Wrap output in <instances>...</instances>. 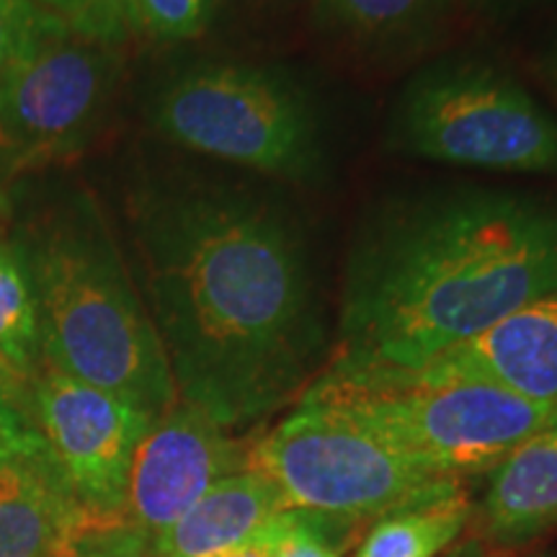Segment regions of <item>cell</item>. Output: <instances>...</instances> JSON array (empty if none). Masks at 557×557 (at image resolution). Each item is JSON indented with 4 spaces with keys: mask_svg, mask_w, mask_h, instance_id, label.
<instances>
[{
    "mask_svg": "<svg viewBox=\"0 0 557 557\" xmlns=\"http://www.w3.org/2000/svg\"><path fill=\"white\" fill-rule=\"evenodd\" d=\"M132 225L178 400L225 429L295 400L325 323L287 209L227 186H152L135 199Z\"/></svg>",
    "mask_w": 557,
    "mask_h": 557,
    "instance_id": "cell-1",
    "label": "cell"
},
{
    "mask_svg": "<svg viewBox=\"0 0 557 557\" xmlns=\"http://www.w3.org/2000/svg\"><path fill=\"white\" fill-rule=\"evenodd\" d=\"M557 289V212L451 191L382 214L346 269L341 357L421 369Z\"/></svg>",
    "mask_w": 557,
    "mask_h": 557,
    "instance_id": "cell-2",
    "label": "cell"
},
{
    "mask_svg": "<svg viewBox=\"0 0 557 557\" xmlns=\"http://www.w3.org/2000/svg\"><path fill=\"white\" fill-rule=\"evenodd\" d=\"M41 364L163 416L178 403L163 341L101 214L78 201L26 248Z\"/></svg>",
    "mask_w": 557,
    "mask_h": 557,
    "instance_id": "cell-3",
    "label": "cell"
},
{
    "mask_svg": "<svg viewBox=\"0 0 557 557\" xmlns=\"http://www.w3.org/2000/svg\"><path fill=\"white\" fill-rule=\"evenodd\" d=\"M297 403L331 410L400 455L455 478L493 470L524 438L557 421V406L491 382L346 357L312 380Z\"/></svg>",
    "mask_w": 557,
    "mask_h": 557,
    "instance_id": "cell-4",
    "label": "cell"
},
{
    "mask_svg": "<svg viewBox=\"0 0 557 557\" xmlns=\"http://www.w3.org/2000/svg\"><path fill=\"white\" fill-rule=\"evenodd\" d=\"M150 120L169 143L297 184L320 178L325 139L312 99L289 75L205 62L165 83Z\"/></svg>",
    "mask_w": 557,
    "mask_h": 557,
    "instance_id": "cell-5",
    "label": "cell"
},
{
    "mask_svg": "<svg viewBox=\"0 0 557 557\" xmlns=\"http://www.w3.org/2000/svg\"><path fill=\"white\" fill-rule=\"evenodd\" d=\"M246 470L287 508L364 521L462 491L459 478L395 451L331 410L297 403L274 431L248 444Z\"/></svg>",
    "mask_w": 557,
    "mask_h": 557,
    "instance_id": "cell-6",
    "label": "cell"
},
{
    "mask_svg": "<svg viewBox=\"0 0 557 557\" xmlns=\"http://www.w3.org/2000/svg\"><path fill=\"white\" fill-rule=\"evenodd\" d=\"M395 145L442 165L557 173V120L517 81L478 62L421 73L403 90Z\"/></svg>",
    "mask_w": 557,
    "mask_h": 557,
    "instance_id": "cell-7",
    "label": "cell"
},
{
    "mask_svg": "<svg viewBox=\"0 0 557 557\" xmlns=\"http://www.w3.org/2000/svg\"><path fill=\"white\" fill-rule=\"evenodd\" d=\"M111 47L78 37L41 11L16 58L0 73V163H50L81 150L114 90Z\"/></svg>",
    "mask_w": 557,
    "mask_h": 557,
    "instance_id": "cell-8",
    "label": "cell"
},
{
    "mask_svg": "<svg viewBox=\"0 0 557 557\" xmlns=\"http://www.w3.org/2000/svg\"><path fill=\"white\" fill-rule=\"evenodd\" d=\"M26 406L81 506L124 517L132 459L156 416L47 364L32 380Z\"/></svg>",
    "mask_w": 557,
    "mask_h": 557,
    "instance_id": "cell-9",
    "label": "cell"
},
{
    "mask_svg": "<svg viewBox=\"0 0 557 557\" xmlns=\"http://www.w3.org/2000/svg\"><path fill=\"white\" fill-rule=\"evenodd\" d=\"M248 447L205 410L178 400L158 416L132 459L124 517L156 542L218 480L246 470Z\"/></svg>",
    "mask_w": 557,
    "mask_h": 557,
    "instance_id": "cell-10",
    "label": "cell"
},
{
    "mask_svg": "<svg viewBox=\"0 0 557 557\" xmlns=\"http://www.w3.org/2000/svg\"><path fill=\"white\" fill-rule=\"evenodd\" d=\"M426 367L504 387L519 398L557 406V289L508 312Z\"/></svg>",
    "mask_w": 557,
    "mask_h": 557,
    "instance_id": "cell-11",
    "label": "cell"
},
{
    "mask_svg": "<svg viewBox=\"0 0 557 557\" xmlns=\"http://www.w3.org/2000/svg\"><path fill=\"white\" fill-rule=\"evenodd\" d=\"M86 513L50 451L0 462V557H58Z\"/></svg>",
    "mask_w": 557,
    "mask_h": 557,
    "instance_id": "cell-12",
    "label": "cell"
},
{
    "mask_svg": "<svg viewBox=\"0 0 557 557\" xmlns=\"http://www.w3.org/2000/svg\"><path fill=\"white\" fill-rule=\"evenodd\" d=\"M282 493L253 470H240L209 491L152 542V557H225L248 542L276 517Z\"/></svg>",
    "mask_w": 557,
    "mask_h": 557,
    "instance_id": "cell-13",
    "label": "cell"
},
{
    "mask_svg": "<svg viewBox=\"0 0 557 557\" xmlns=\"http://www.w3.org/2000/svg\"><path fill=\"white\" fill-rule=\"evenodd\" d=\"M480 513L485 540L496 547L524 545L557 524V421L491 470Z\"/></svg>",
    "mask_w": 557,
    "mask_h": 557,
    "instance_id": "cell-14",
    "label": "cell"
},
{
    "mask_svg": "<svg viewBox=\"0 0 557 557\" xmlns=\"http://www.w3.org/2000/svg\"><path fill=\"white\" fill-rule=\"evenodd\" d=\"M472 517L465 491L380 517L354 557H438L455 547Z\"/></svg>",
    "mask_w": 557,
    "mask_h": 557,
    "instance_id": "cell-15",
    "label": "cell"
},
{
    "mask_svg": "<svg viewBox=\"0 0 557 557\" xmlns=\"http://www.w3.org/2000/svg\"><path fill=\"white\" fill-rule=\"evenodd\" d=\"M39 367V312L29 269L18 248L0 243V372L29 400Z\"/></svg>",
    "mask_w": 557,
    "mask_h": 557,
    "instance_id": "cell-16",
    "label": "cell"
},
{
    "mask_svg": "<svg viewBox=\"0 0 557 557\" xmlns=\"http://www.w3.org/2000/svg\"><path fill=\"white\" fill-rule=\"evenodd\" d=\"M436 5L438 0H315V18L354 41H387L418 29Z\"/></svg>",
    "mask_w": 557,
    "mask_h": 557,
    "instance_id": "cell-17",
    "label": "cell"
},
{
    "mask_svg": "<svg viewBox=\"0 0 557 557\" xmlns=\"http://www.w3.org/2000/svg\"><path fill=\"white\" fill-rule=\"evenodd\" d=\"M357 527L359 521L282 508L253 542H259L269 557H341Z\"/></svg>",
    "mask_w": 557,
    "mask_h": 557,
    "instance_id": "cell-18",
    "label": "cell"
},
{
    "mask_svg": "<svg viewBox=\"0 0 557 557\" xmlns=\"http://www.w3.org/2000/svg\"><path fill=\"white\" fill-rule=\"evenodd\" d=\"M70 32L103 47H120L137 32L135 0H34Z\"/></svg>",
    "mask_w": 557,
    "mask_h": 557,
    "instance_id": "cell-19",
    "label": "cell"
},
{
    "mask_svg": "<svg viewBox=\"0 0 557 557\" xmlns=\"http://www.w3.org/2000/svg\"><path fill=\"white\" fill-rule=\"evenodd\" d=\"M58 557H152V542L127 517H99L86 513Z\"/></svg>",
    "mask_w": 557,
    "mask_h": 557,
    "instance_id": "cell-20",
    "label": "cell"
},
{
    "mask_svg": "<svg viewBox=\"0 0 557 557\" xmlns=\"http://www.w3.org/2000/svg\"><path fill=\"white\" fill-rule=\"evenodd\" d=\"M209 0H135L137 32L156 39L181 41L197 37L205 26Z\"/></svg>",
    "mask_w": 557,
    "mask_h": 557,
    "instance_id": "cell-21",
    "label": "cell"
},
{
    "mask_svg": "<svg viewBox=\"0 0 557 557\" xmlns=\"http://www.w3.org/2000/svg\"><path fill=\"white\" fill-rule=\"evenodd\" d=\"M45 451L50 449H47L45 436L39 434L26 403H21L11 389L0 385V462L39 457Z\"/></svg>",
    "mask_w": 557,
    "mask_h": 557,
    "instance_id": "cell-22",
    "label": "cell"
},
{
    "mask_svg": "<svg viewBox=\"0 0 557 557\" xmlns=\"http://www.w3.org/2000/svg\"><path fill=\"white\" fill-rule=\"evenodd\" d=\"M37 16L39 5L34 0H0V73L16 58Z\"/></svg>",
    "mask_w": 557,
    "mask_h": 557,
    "instance_id": "cell-23",
    "label": "cell"
},
{
    "mask_svg": "<svg viewBox=\"0 0 557 557\" xmlns=\"http://www.w3.org/2000/svg\"><path fill=\"white\" fill-rule=\"evenodd\" d=\"M447 557H504V555H500V549L493 545V542H487L485 537H472V540H465L462 545L451 547Z\"/></svg>",
    "mask_w": 557,
    "mask_h": 557,
    "instance_id": "cell-24",
    "label": "cell"
},
{
    "mask_svg": "<svg viewBox=\"0 0 557 557\" xmlns=\"http://www.w3.org/2000/svg\"><path fill=\"white\" fill-rule=\"evenodd\" d=\"M225 557H269V555H267V549L259 545V542H248V545L233 549V553Z\"/></svg>",
    "mask_w": 557,
    "mask_h": 557,
    "instance_id": "cell-25",
    "label": "cell"
},
{
    "mask_svg": "<svg viewBox=\"0 0 557 557\" xmlns=\"http://www.w3.org/2000/svg\"><path fill=\"white\" fill-rule=\"evenodd\" d=\"M9 209V191H5V165L0 163V214Z\"/></svg>",
    "mask_w": 557,
    "mask_h": 557,
    "instance_id": "cell-26",
    "label": "cell"
},
{
    "mask_svg": "<svg viewBox=\"0 0 557 557\" xmlns=\"http://www.w3.org/2000/svg\"><path fill=\"white\" fill-rule=\"evenodd\" d=\"M0 385H3L5 389H11V393H13V395H16V398H18L21 403H29V400H26V395H24V393H21V389H18L16 385H13V382H11V380H5V374H3V372H0ZM26 408H29V406H26Z\"/></svg>",
    "mask_w": 557,
    "mask_h": 557,
    "instance_id": "cell-27",
    "label": "cell"
}]
</instances>
